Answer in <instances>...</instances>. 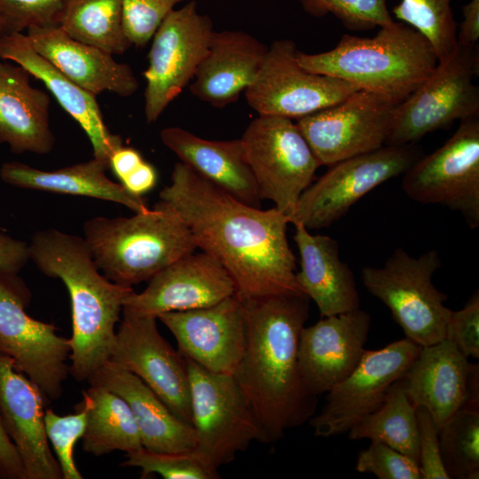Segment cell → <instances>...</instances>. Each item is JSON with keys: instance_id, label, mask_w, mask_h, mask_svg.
I'll return each instance as SVG.
<instances>
[{"instance_id": "6da1fadb", "label": "cell", "mask_w": 479, "mask_h": 479, "mask_svg": "<svg viewBox=\"0 0 479 479\" xmlns=\"http://www.w3.org/2000/svg\"><path fill=\"white\" fill-rule=\"evenodd\" d=\"M155 206L176 215L195 245L230 273L240 299L303 294L287 230L289 217L275 207L247 205L179 161Z\"/></svg>"}, {"instance_id": "7a4b0ae2", "label": "cell", "mask_w": 479, "mask_h": 479, "mask_svg": "<svg viewBox=\"0 0 479 479\" xmlns=\"http://www.w3.org/2000/svg\"><path fill=\"white\" fill-rule=\"evenodd\" d=\"M246 347L233 374L255 413L265 443L282 438L315 414L317 396L302 379L298 344L309 317L304 294L241 299Z\"/></svg>"}, {"instance_id": "3957f363", "label": "cell", "mask_w": 479, "mask_h": 479, "mask_svg": "<svg viewBox=\"0 0 479 479\" xmlns=\"http://www.w3.org/2000/svg\"><path fill=\"white\" fill-rule=\"evenodd\" d=\"M29 259L44 275L66 286L71 303L69 373L89 381L110 359L124 299L132 287L108 279L96 265L84 240L56 229L35 232Z\"/></svg>"}, {"instance_id": "277c9868", "label": "cell", "mask_w": 479, "mask_h": 479, "mask_svg": "<svg viewBox=\"0 0 479 479\" xmlns=\"http://www.w3.org/2000/svg\"><path fill=\"white\" fill-rule=\"evenodd\" d=\"M306 70L349 82L399 104L434 71L438 59L429 41L404 22L382 27L373 37L343 35L330 51H297Z\"/></svg>"}, {"instance_id": "5b68a950", "label": "cell", "mask_w": 479, "mask_h": 479, "mask_svg": "<svg viewBox=\"0 0 479 479\" xmlns=\"http://www.w3.org/2000/svg\"><path fill=\"white\" fill-rule=\"evenodd\" d=\"M99 271L111 281L132 287L197 248L185 224L158 206L130 217L96 216L83 225Z\"/></svg>"}, {"instance_id": "8992f818", "label": "cell", "mask_w": 479, "mask_h": 479, "mask_svg": "<svg viewBox=\"0 0 479 479\" xmlns=\"http://www.w3.org/2000/svg\"><path fill=\"white\" fill-rule=\"evenodd\" d=\"M440 266L436 250L414 257L398 247L383 266L361 271L366 290L389 308L405 337L421 347L445 339L452 310L444 305L448 296L432 281Z\"/></svg>"}, {"instance_id": "52a82bcc", "label": "cell", "mask_w": 479, "mask_h": 479, "mask_svg": "<svg viewBox=\"0 0 479 479\" xmlns=\"http://www.w3.org/2000/svg\"><path fill=\"white\" fill-rule=\"evenodd\" d=\"M478 45L459 44L430 75L395 107L386 145L415 144L425 135L455 121L479 116Z\"/></svg>"}, {"instance_id": "ba28073f", "label": "cell", "mask_w": 479, "mask_h": 479, "mask_svg": "<svg viewBox=\"0 0 479 479\" xmlns=\"http://www.w3.org/2000/svg\"><path fill=\"white\" fill-rule=\"evenodd\" d=\"M185 359L196 436L193 451L218 470L254 441L265 443L264 433L233 375L213 373Z\"/></svg>"}, {"instance_id": "9c48e42d", "label": "cell", "mask_w": 479, "mask_h": 479, "mask_svg": "<svg viewBox=\"0 0 479 479\" xmlns=\"http://www.w3.org/2000/svg\"><path fill=\"white\" fill-rule=\"evenodd\" d=\"M31 294L16 272L0 271V354L25 374L47 401L59 398L69 373V339L26 311Z\"/></svg>"}, {"instance_id": "30bf717a", "label": "cell", "mask_w": 479, "mask_h": 479, "mask_svg": "<svg viewBox=\"0 0 479 479\" xmlns=\"http://www.w3.org/2000/svg\"><path fill=\"white\" fill-rule=\"evenodd\" d=\"M262 200L267 199L291 222L302 192L320 163L292 119L258 115L240 138Z\"/></svg>"}, {"instance_id": "8fae6325", "label": "cell", "mask_w": 479, "mask_h": 479, "mask_svg": "<svg viewBox=\"0 0 479 479\" xmlns=\"http://www.w3.org/2000/svg\"><path fill=\"white\" fill-rule=\"evenodd\" d=\"M421 156L415 144L385 145L329 166L301 195L291 224L300 223L308 230L330 226L366 193L403 175Z\"/></svg>"}, {"instance_id": "7c38bea8", "label": "cell", "mask_w": 479, "mask_h": 479, "mask_svg": "<svg viewBox=\"0 0 479 479\" xmlns=\"http://www.w3.org/2000/svg\"><path fill=\"white\" fill-rule=\"evenodd\" d=\"M402 188L412 200L459 212L479 226V116L461 121L455 133L404 174Z\"/></svg>"}, {"instance_id": "4fadbf2b", "label": "cell", "mask_w": 479, "mask_h": 479, "mask_svg": "<svg viewBox=\"0 0 479 479\" xmlns=\"http://www.w3.org/2000/svg\"><path fill=\"white\" fill-rule=\"evenodd\" d=\"M214 31L211 19L199 12L194 0L174 9L161 22L152 38L144 72L147 122H156L192 82Z\"/></svg>"}, {"instance_id": "5bb4252c", "label": "cell", "mask_w": 479, "mask_h": 479, "mask_svg": "<svg viewBox=\"0 0 479 479\" xmlns=\"http://www.w3.org/2000/svg\"><path fill=\"white\" fill-rule=\"evenodd\" d=\"M291 39L274 41L244 94L258 115L299 119L333 106L359 89L344 80L315 74L297 61Z\"/></svg>"}, {"instance_id": "9a60e30c", "label": "cell", "mask_w": 479, "mask_h": 479, "mask_svg": "<svg viewBox=\"0 0 479 479\" xmlns=\"http://www.w3.org/2000/svg\"><path fill=\"white\" fill-rule=\"evenodd\" d=\"M397 104L358 90L343 100L296 120L320 165L377 150L386 145Z\"/></svg>"}, {"instance_id": "2e32d148", "label": "cell", "mask_w": 479, "mask_h": 479, "mask_svg": "<svg viewBox=\"0 0 479 479\" xmlns=\"http://www.w3.org/2000/svg\"><path fill=\"white\" fill-rule=\"evenodd\" d=\"M420 348L404 337L376 350L365 349L357 367L326 393L321 412L310 419L314 435L331 437L344 434L375 411Z\"/></svg>"}, {"instance_id": "e0dca14e", "label": "cell", "mask_w": 479, "mask_h": 479, "mask_svg": "<svg viewBox=\"0 0 479 479\" xmlns=\"http://www.w3.org/2000/svg\"><path fill=\"white\" fill-rule=\"evenodd\" d=\"M156 319L122 311L109 360L139 377L178 419L192 425L186 359L160 334Z\"/></svg>"}, {"instance_id": "ac0fdd59", "label": "cell", "mask_w": 479, "mask_h": 479, "mask_svg": "<svg viewBox=\"0 0 479 479\" xmlns=\"http://www.w3.org/2000/svg\"><path fill=\"white\" fill-rule=\"evenodd\" d=\"M157 318L185 358L213 373H235L246 347L244 310L236 294L209 307L164 312Z\"/></svg>"}, {"instance_id": "d6986e66", "label": "cell", "mask_w": 479, "mask_h": 479, "mask_svg": "<svg viewBox=\"0 0 479 479\" xmlns=\"http://www.w3.org/2000/svg\"><path fill=\"white\" fill-rule=\"evenodd\" d=\"M235 294L233 279L216 258L192 252L159 271L144 291L129 294L122 311L157 318L164 312L209 307Z\"/></svg>"}, {"instance_id": "ffe728a7", "label": "cell", "mask_w": 479, "mask_h": 479, "mask_svg": "<svg viewBox=\"0 0 479 479\" xmlns=\"http://www.w3.org/2000/svg\"><path fill=\"white\" fill-rule=\"evenodd\" d=\"M371 316L359 309L324 317L302 329L298 365L308 390L327 393L358 365L365 349Z\"/></svg>"}, {"instance_id": "44dd1931", "label": "cell", "mask_w": 479, "mask_h": 479, "mask_svg": "<svg viewBox=\"0 0 479 479\" xmlns=\"http://www.w3.org/2000/svg\"><path fill=\"white\" fill-rule=\"evenodd\" d=\"M39 389L0 354V420L21 459L25 479H63L44 427Z\"/></svg>"}, {"instance_id": "7402d4cb", "label": "cell", "mask_w": 479, "mask_h": 479, "mask_svg": "<svg viewBox=\"0 0 479 479\" xmlns=\"http://www.w3.org/2000/svg\"><path fill=\"white\" fill-rule=\"evenodd\" d=\"M0 59L15 62L42 81L86 133L92 145L93 158L108 166L111 154L123 143L119 135L111 133L106 127L96 96L79 87L41 56L22 32L0 36Z\"/></svg>"}, {"instance_id": "603a6c76", "label": "cell", "mask_w": 479, "mask_h": 479, "mask_svg": "<svg viewBox=\"0 0 479 479\" xmlns=\"http://www.w3.org/2000/svg\"><path fill=\"white\" fill-rule=\"evenodd\" d=\"M33 48L72 82L94 96L110 91L130 97L138 89L131 67L113 55L71 37L60 26L31 27Z\"/></svg>"}, {"instance_id": "cb8c5ba5", "label": "cell", "mask_w": 479, "mask_h": 479, "mask_svg": "<svg viewBox=\"0 0 479 479\" xmlns=\"http://www.w3.org/2000/svg\"><path fill=\"white\" fill-rule=\"evenodd\" d=\"M268 46L240 30L214 31L192 83V94L216 108L236 102L255 80Z\"/></svg>"}, {"instance_id": "d4e9b609", "label": "cell", "mask_w": 479, "mask_h": 479, "mask_svg": "<svg viewBox=\"0 0 479 479\" xmlns=\"http://www.w3.org/2000/svg\"><path fill=\"white\" fill-rule=\"evenodd\" d=\"M473 365L444 339L422 346L400 381L413 406L425 407L440 428L463 406Z\"/></svg>"}, {"instance_id": "484cf974", "label": "cell", "mask_w": 479, "mask_h": 479, "mask_svg": "<svg viewBox=\"0 0 479 479\" xmlns=\"http://www.w3.org/2000/svg\"><path fill=\"white\" fill-rule=\"evenodd\" d=\"M88 381L103 386L125 400L144 448L158 452H187L195 448L193 427L178 419L139 377L123 366L108 360Z\"/></svg>"}, {"instance_id": "4316f807", "label": "cell", "mask_w": 479, "mask_h": 479, "mask_svg": "<svg viewBox=\"0 0 479 479\" xmlns=\"http://www.w3.org/2000/svg\"><path fill=\"white\" fill-rule=\"evenodd\" d=\"M293 224L300 255L295 279L302 292L316 303L320 318L359 309L355 277L340 259L338 242L326 235L311 234L300 223Z\"/></svg>"}, {"instance_id": "83f0119b", "label": "cell", "mask_w": 479, "mask_h": 479, "mask_svg": "<svg viewBox=\"0 0 479 479\" xmlns=\"http://www.w3.org/2000/svg\"><path fill=\"white\" fill-rule=\"evenodd\" d=\"M30 76L21 66L0 59V144L17 154H47L55 143L51 99L31 85Z\"/></svg>"}, {"instance_id": "f1b7e54d", "label": "cell", "mask_w": 479, "mask_h": 479, "mask_svg": "<svg viewBox=\"0 0 479 479\" xmlns=\"http://www.w3.org/2000/svg\"><path fill=\"white\" fill-rule=\"evenodd\" d=\"M160 137L195 173L240 201L261 208L262 199L240 138L208 140L179 127L165 128Z\"/></svg>"}, {"instance_id": "f546056e", "label": "cell", "mask_w": 479, "mask_h": 479, "mask_svg": "<svg viewBox=\"0 0 479 479\" xmlns=\"http://www.w3.org/2000/svg\"><path fill=\"white\" fill-rule=\"evenodd\" d=\"M107 169L95 158L52 171L8 161L2 165L0 177L16 187L100 199L123 205L135 213L149 209L142 197L110 180L106 174Z\"/></svg>"}, {"instance_id": "4dcf8cb0", "label": "cell", "mask_w": 479, "mask_h": 479, "mask_svg": "<svg viewBox=\"0 0 479 479\" xmlns=\"http://www.w3.org/2000/svg\"><path fill=\"white\" fill-rule=\"evenodd\" d=\"M82 395L87 404L82 437L86 452L101 456L114 451L129 453L143 447L138 428L124 399L98 384H90Z\"/></svg>"}, {"instance_id": "1f68e13d", "label": "cell", "mask_w": 479, "mask_h": 479, "mask_svg": "<svg viewBox=\"0 0 479 479\" xmlns=\"http://www.w3.org/2000/svg\"><path fill=\"white\" fill-rule=\"evenodd\" d=\"M349 440L369 439L388 444L419 463V436L415 407L400 379L389 389L382 404L348 431Z\"/></svg>"}, {"instance_id": "d6a6232c", "label": "cell", "mask_w": 479, "mask_h": 479, "mask_svg": "<svg viewBox=\"0 0 479 479\" xmlns=\"http://www.w3.org/2000/svg\"><path fill=\"white\" fill-rule=\"evenodd\" d=\"M59 26L71 37L111 55L131 46L123 28V0H69Z\"/></svg>"}, {"instance_id": "836d02e7", "label": "cell", "mask_w": 479, "mask_h": 479, "mask_svg": "<svg viewBox=\"0 0 479 479\" xmlns=\"http://www.w3.org/2000/svg\"><path fill=\"white\" fill-rule=\"evenodd\" d=\"M439 444L449 478H479V411L456 412L439 428Z\"/></svg>"}, {"instance_id": "e575fe53", "label": "cell", "mask_w": 479, "mask_h": 479, "mask_svg": "<svg viewBox=\"0 0 479 479\" xmlns=\"http://www.w3.org/2000/svg\"><path fill=\"white\" fill-rule=\"evenodd\" d=\"M395 17L421 33L434 48L438 62L446 59L457 46L458 24L451 0H401Z\"/></svg>"}, {"instance_id": "d590c367", "label": "cell", "mask_w": 479, "mask_h": 479, "mask_svg": "<svg viewBox=\"0 0 479 479\" xmlns=\"http://www.w3.org/2000/svg\"><path fill=\"white\" fill-rule=\"evenodd\" d=\"M122 467L141 469V477L156 474L164 479H216V469L208 466L193 451L178 452H158L144 447L127 453Z\"/></svg>"}, {"instance_id": "8d00e7d4", "label": "cell", "mask_w": 479, "mask_h": 479, "mask_svg": "<svg viewBox=\"0 0 479 479\" xmlns=\"http://www.w3.org/2000/svg\"><path fill=\"white\" fill-rule=\"evenodd\" d=\"M303 10L314 17L334 15L350 31L385 27L394 20L387 0H299Z\"/></svg>"}, {"instance_id": "74e56055", "label": "cell", "mask_w": 479, "mask_h": 479, "mask_svg": "<svg viewBox=\"0 0 479 479\" xmlns=\"http://www.w3.org/2000/svg\"><path fill=\"white\" fill-rule=\"evenodd\" d=\"M77 412L58 415L51 409L44 411V427L48 440L53 446L63 479H82L74 459L76 442L82 437L86 428L87 404L82 399Z\"/></svg>"}, {"instance_id": "f35d334b", "label": "cell", "mask_w": 479, "mask_h": 479, "mask_svg": "<svg viewBox=\"0 0 479 479\" xmlns=\"http://www.w3.org/2000/svg\"><path fill=\"white\" fill-rule=\"evenodd\" d=\"M69 0H0L7 33L59 26ZM6 33V34H7Z\"/></svg>"}, {"instance_id": "ab89813d", "label": "cell", "mask_w": 479, "mask_h": 479, "mask_svg": "<svg viewBox=\"0 0 479 479\" xmlns=\"http://www.w3.org/2000/svg\"><path fill=\"white\" fill-rule=\"evenodd\" d=\"M355 470L379 479H422L418 461L379 441L358 453Z\"/></svg>"}, {"instance_id": "60d3db41", "label": "cell", "mask_w": 479, "mask_h": 479, "mask_svg": "<svg viewBox=\"0 0 479 479\" xmlns=\"http://www.w3.org/2000/svg\"><path fill=\"white\" fill-rule=\"evenodd\" d=\"M190 0H123V28L131 45L145 46L174 7Z\"/></svg>"}, {"instance_id": "b9f144b4", "label": "cell", "mask_w": 479, "mask_h": 479, "mask_svg": "<svg viewBox=\"0 0 479 479\" xmlns=\"http://www.w3.org/2000/svg\"><path fill=\"white\" fill-rule=\"evenodd\" d=\"M445 339L452 342L466 357H479V292L476 290L465 306L451 310Z\"/></svg>"}, {"instance_id": "7bdbcfd3", "label": "cell", "mask_w": 479, "mask_h": 479, "mask_svg": "<svg viewBox=\"0 0 479 479\" xmlns=\"http://www.w3.org/2000/svg\"><path fill=\"white\" fill-rule=\"evenodd\" d=\"M419 436V466L422 479H450L443 464L439 428L423 406L415 408Z\"/></svg>"}, {"instance_id": "ee69618b", "label": "cell", "mask_w": 479, "mask_h": 479, "mask_svg": "<svg viewBox=\"0 0 479 479\" xmlns=\"http://www.w3.org/2000/svg\"><path fill=\"white\" fill-rule=\"evenodd\" d=\"M28 260V244L0 232L1 271L18 273Z\"/></svg>"}, {"instance_id": "f6af8a7d", "label": "cell", "mask_w": 479, "mask_h": 479, "mask_svg": "<svg viewBox=\"0 0 479 479\" xmlns=\"http://www.w3.org/2000/svg\"><path fill=\"white\" fill-rule=\"evenodd\" d=\"M0 478L25 479L19 453L7 436L0 420Z\"/></svg>"}, {"instance_id": "bcb514c9", "label": "cell", "mask_w": 479, "mask_h": 479, "mask_svg": "<svg viewBox=\"0 0 479 479\" xmlns=\"http://www.w3.org/2000/svg\"><path fill=\"white\" fill-rule=\"evenodd\" d=\"M144 161L141 153L137 149L122 145L111 154L108 161V169H111L121 183Z\"/></svg>"}, {"instance_id": "7dc6e473", "label": "cell", "mask_w": 479, "mask_h": 479, "mask_svg": "<svg viewBox=\"0 0 479 479\" xmlns=\"http://www.w3.org/2000/svg\"><path fill=\"white\" fill-rule=\"evenodd\" d=\"M463 20L458 25L457 43L465 46L478 45L479 0H470L462 6Z\"/></svg>"}, {"instance_id": "c3c4849f", "label": "cell", "mask_w": 479, "mask_h": 479, "mask_svg": "<svg viewBox=\"0 0 479 479\" xmlns=\"http://www.w3.org/2000/svg\"><path fill=\"white\" fill-rule=\"evenodd\" d=\"M157 183L155 168L144 161L130 175L120 184L130 193L142 197L154 188Z\"/></svg>"}, {"instance_id": "681fc988", "label": "cell", "mask_w": 479, "mask_h": 479, "mask_svg": "<svg viewBox=\"0 0 479 479\" xmlns=\"http://www.w3.org/2000/svg\"><path fill=\"white\" fill-rule=\"evenodd\" d=\"M6 33H7V30H6L5 22L3 16L0 13V36Z\"/></svg>"}]
</instances>
